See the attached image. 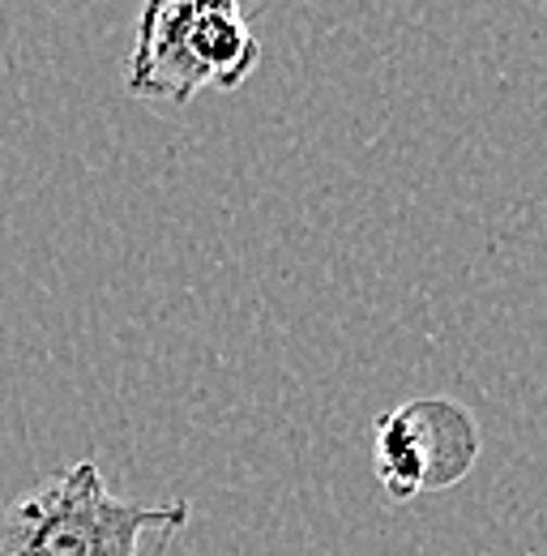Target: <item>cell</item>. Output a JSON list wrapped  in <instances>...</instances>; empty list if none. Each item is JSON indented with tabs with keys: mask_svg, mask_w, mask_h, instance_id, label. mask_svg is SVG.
<instances>
[{
	"mask_svg": "<svg viewBox=\"0 0 547 556\" xmlns=\"http://www.w3.org/2000/svg\"><path fill=\"white\" fill-rule=\"evenodd\" d=\"M185 527L189 501H125L81 458L0 509V556H145L150 540Z\"/></svg>",
	"mask_w": 547,
	"mask_h": 556,
	"instance_id": "6da1fadb",
	"label": "cell"
},
{
	"mask_svg": "<svg viewBox=\"0 0 547 556\" xmlns=\"http://www.w3.org/2000/svg\"><path fill=\"white\" fill-rule=\"evenodd\" d=\"M262 61L240 0H145L125 65L137 99L189 103L202 90H236Z\"/></svg>",
	"mask_w": 547,
	"mask_h": 556,
	"instance_id": "7a4b0ae2",
	"label": "cell"
},
{
	"mask_svg": "<svg viewBox=\"0 0 547 556\" xmlns=\"http://www.w3.org/2000/svg\"><path fill=\"white\" fill-rule=\"evenodd\" d=\"M479 450V424L458 399H407L372 419L377 484L398 505L462 484Z\"/></svg>",
	"mask_w": 547,
	"mask_h": 556,
	"instance_id": "3957f363",
	"label": "cell"
}]
</instances>
